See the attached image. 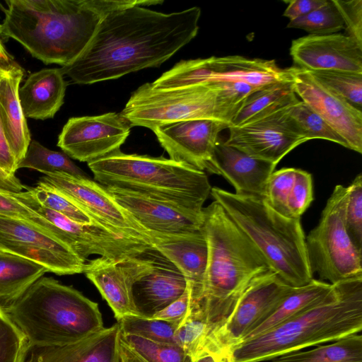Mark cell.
I'll return each mask as SVG.
<instances>
[{
	"instance_id": "obj_14",
	"label": "cell",
	"mask_w": 362,
	"mask_h": 362,
	"mask_svg": "<svg viewBox=\"0 0 362 362\" xmlns=\"http://www.w3.org/2000/svg\"><path fill=\"white\" fill-rule=\"evenodd\" d=\"M132 127L117 112L71 117L59 135L57 146L69 157L88 163L119 151Z\"/></svg>"
},
{
	"instance_id": "obj_39",
	"label": "cell",
	"mask_w": 362,
	"mask_h": 362,
	"mask_svg": "<svg viewBox=\"0 0 362 362\" xmlns=\"http://www.w3.org/2000/svg\"><path fill=\"white\" fill-rule=\"evenodd\" d=\"M208 334L209 327L204 317L199 313H188L175 332L176 344L194 362L202 356Z\"/></svg>"
},
{
	"instance_id": "obj_5",
	"label": "cell",
	"mask_w": 362,
	"mask_h": 362,
	"mask_svg": "<svg viewBox=\"0 0 362 362\" xmlns=\"http://www.w3.org/2000/svg\"><path fill=\"white\" fill-rule=\"evenodd\" d=\"M95 181L131 191L198 216L211 186L204 171L164 157L127 154L120 150L88 163Z\"/></svg>"
},
{
	"instance_id": "obj_29",
	"label": "cell",
	"mask_w": 362,
	"mask_h": 362,
	"mask_svg": "<svg viewBox=\"0 0 362 362\" xmlns=\"http://www.w3.org/2000/svg\"><path fill=\"white\" fill-rule=\"evenodd\" d=\"M47 272L35 262L0 250V308L14 303Z\"/></svg>"
},
{
	"instance_id": "obj_38",
	"label": "cell",
	"mask_w": 362,
	"mask_h": 362,
	"mask_svg": "<svg viewBox=\"0 0 362 362\" xmlns=\"http://www.w3.org/2000/svg\"><path fill=\"white\" fill-rule=\"evenodd\" d=\"M289 28L301 29L309 35H327L339 32L344 28L343 19L332 0L313 12L289 21Z\"/></svg>"
},
{
	"instance_id": "obj_45",
	"label": "cell",
	"mask_w": 362,
	"mask_h": 362,
	"mask_svg": "<svg viewBox=\"0 0 362 362\" xmlns=\"http://www.w3.org/2000/svg\"><path fill=\"white\" fill-rule=\"evenodd\" d=\"M344 24L346 35L362 46V0H332Z\"/></svg>"
},
{
	"instance_id": "obj_31",
	"label": "cell",
	"mask_w": 362,
	"mask_h": 362,
	"mask_svg": "<svg viewBox=\"0 0 362 362\" xmlns=\"http://www.w3.org/2000/svg\"><path fill=\"white\" fill-rule=\"evenodd\" d=\"M119 362H193L177 344L160 343L120 332Z\"/></svg>"
},
{
	"instance_id": "obj_30",
	"label": "cell",
	"mask_w": 362,
	"mask_h": 362,
	"mask_svg": "<svg viewBox=\"0 0 362 362\" xmlns=\"http://www.w3.org/2000/svg\"><path fill=\"white\" fill-rule=\"evenodd\" d=\"M296 96L292 80L264 86L246 98L230 127L243 124L290 106L298 100Z\"/></svg>"
},
{
	"instance_id": "obj_6",
	"label": "cell",
	"mask_w": 362,
	"mask_h": 362,
	"mask_svg": "<svg viewBox=\"0 0 362 362\" xmlns=\"http://www.w3.org/2000/svg\"><path fill=\"white\" fill-rule=\"evenodd\" d=\"M3 310L35 344L71 343L104 328L97 303L52 277L37 279Z\"/></svg>"
},
{
	"instance_id": "obj_32",
	"label": "cell",
	"mask_w": 362,
	"mask_h": 362,
	"mask_svg": "<svg viewBox=\"0 0 362 362\" xmlns=\"http://www.w3.org/2000/svg\"><path fill=\"white\" fill-rule=\"evenodd\" d=\"M271 362H362V336L352 334L308 351H296Z\"/></svg>"
},
{
	"instance_id": "obj_48",
	"label": "cell",
	"mask_w": 362,
	"mask_h": 362,
	"mask_svg": "<svg viewBox=\"0 0 362 362\" xmlns=\"http://www.w3.org/2000/svg\"><path fill=\"white\" fill-rule=\"evenodd\" d=\"M0 168L10 175H15L18 170V163L13 155L0 121Z\"/></svg>"
},
{
	"instance_id": "obj_10",
	"label": "cell",
	"mask_w": 362,
	"mask_h": 362,
	"mask_svg": "<svg viewBox=\"0 0 362 362\" xmlns=\"http://www.w3.org/2000/svg\"><path fill=\"white\" fill-rule=\"evenodd\" d=\"M291 80V70L279 68L274 60L242 56L211 57L182 60L151 83L170 89L213 82H241L261 88Z\"/></svg>"
},
{
	"instance_id": "obj_47",
	"label": "cell",
	"mask_w": 362,
	"mask_h": 362,
	"mask_svg": "<svg viewBox=\"0 0 362 362\" xmlns=\"http://www.w3.org/2000/svg\"><path fill=\"white\" fill-rule=\"evenodd\" d=\"M328 0H291L286 1L288 6L283 16L289 18V21H293L320 8Z\"/></svg>"
},
{
	"instance_id": "obj_43",
	"label": "cell",
	"mask_w": 362,
	"mask_h": 362,
	"mask_svg": "<svg viewBox=\"0 0 362 362\" xmlns=\"http://www.w3.org/2000/svg\"><path fill=\"white\" fill-rule=\"evenodd\" d=\"M25 338L0 308V362H18Z\"/></svg>"
},
{
	"instance_id": "obj_2",
	"label": "cell",
	"mask_w": 362,
	"mask_h": 362,
	"mask_svg": "<svg viewBox=\"0 0 362 362\" xmlns=\"http://www.w3.org/2000/svg\"><path fill=\"white\" fill-rule=\"evenodd\" d=\"M3 8L0 35L19 42L33 57L62 66L87 47L102 19L132 6L162 0H8Z\"/></svg>"
},
{
	"instance_id": "obj_18",
	"label": "cell",
	"mask_w": 362,
	"mask_h": 362,
	"mask_svg": "<svg viewBox=\"0 0 362 362\" xmlns=\"http://www.w3.org/2000/svg\"><path fill=\"white\" fill-rule=\"evenodd\" d=\"M292 86L301 101L317 113L347 143L362 153V111L316 80L308 71L291 67Z\"/></svg>"
},
{
	"instance_id": "obj_19",
	"label": "cell",
	"mask_w": 362,
	"mask_h": 362,
	"mask_svg": "<svg viewBox=\"0 0 362 362\" xmlns=\"http://www.w3.org/2000/svg\"><path fill=\"white\" fill-rule=\"evenodd\" d=\"M228 128L226 123L210 119L180 121L152 131L170 159L206 170L214 156L218 134Z\"/></svg>"
},
{
	"instance_id": "obj_46",
	"label": "cell",
	"mask_w": 362,
	"mask_h": 362,
	"mask_svg": "<svg viewBox=\"0 0 362 362\" xmlns=\"http://www.w3.org/2000/svg\"><path fill=\"white\" fill-rule=\"evenodd\" d=\"M189 303V291L187 287L178 299L153 315L151 318L174 322L180 325L188 313Z\"/></svg>"
},
{
	"instance_id": "obj_37",
	"label": "cell",
	"mask_w": 362,
	"mask_h": 362,
	"mask_svg": "<svg viewBox=\"0 0 362 362\" xmlns=\"http://www.w3.org/2000/svg\"><path fill=\"white\" fill-rule=\"evenodd\" d=\"M308 72L320 83L361 110L362 74L342 71Z\"/></svg>"
},
{
	"instance_id": "obj_34",
	"label": "cell",
	"mask_w": 362,
	"mask_h": 362,
	"mask_svg": "<svg viewBox=\"0 0 362 362\" xmlns=\"http://www.w3.org/2000/svg\"><path fill=\"white\" fill-rule=\"evenodd\" d=\"M286 112L308 141L322 139L349 148L346 141L304 102L298 100L287 107Z\"/></svg>"
},
{
	"instance_id": "obj_21",
	"label": "cell",
	"mask_w": 362,
	"mask_h": 362,
	"mask_svg": "<svg viewBox=\"0 0 362 362\" xmlns=\"http://www.w3.org/2000/svg\"><path fill=\"white\" fill-rule=\"evenodd\" d=\"M151 246L173 263L184 275L189 291V307L199 300L208 260L206 237L199 230L177 233L145 230Z\"/></svg>"
},
{
	"instance_id": "obj_44",
	"label": "cell",
	"mask_w": 362,
	"mask_h": 362,
	"mask_svg": "<svg viewBox=\"0 0 362 362\" xmlns=\"http://www.w3.org/2000/svg\"><path fill=\"white\" fill-rule=\"evenodd\" d=\"M313 200L311 174L297 168L296 180L288 201V218H300Z\"/></svg>"
},
{
	"instance_id": "obj_9",
	"label": "cell",
	"mask_w": 362,
	"mask_h": 362,
	"mask_svg": "<svg viewBox=\"0 0 362 362\" xmlns=\"http://www.w3.org/2000/svg\"><path fill=\"white\" fill-rule=\"evenodd\" d=\"M347 187L337 185L328 199L318 224L305 236L313 274L330 284L362 278V252L346 228Z\"/></svg>"
},
{
	"instance_id": "obj_23",
	"label": "cell",
	"mask_w": 362,
	"mask_h": 362,
	"mask_svg": "<svg viewBox=\"0 0 362 362\" xmlns=\"http://www.w3.org/2000/svg\"><path fill=\"white\" fill-rule=\"evenodd\" d=\"M105 187L117 204L145 230L177 233L201 228L203 215L198 216L131 191Z\"/></svg>"
},
{
	"instance_id": "obj_16",
	"label": "cell",
	"mask_w": 362,
	"mask_h": 362,
	"mask_svg": "<svg viewBox=\"0 0 362 362\" xmlns=\"http://www.w3.org/2000/svg\"><path fill=\"white\" fill-rule=\"evenodd\" d=\"M40 180L70 197L103 226L151 246L145 230L95 180L64 173L48 174Z\"/></svg>"
},
{
	"instance_id": "obj_8",
	"label": "cell",
	"mask_w": 362,
	"mask_h": 362,
	"mask_svg": "<svg viewBox=\"0 0 362 362\" xmlns=\"http://www.w3.org/2000/svg\"><path fill=\"white\" fill-rule=\"evenodd\" d=\"M120 113L132 127L153 130L197 119L219 120L229 128L237 112L215 82L170 89H157L146 83L132 93Z\"/></svg>"
},
{
	"instance_id": "obj_17",
	"label": "cell",
	"mask_w": 362,
	"mask_h": 362,
	"mask_svg": "<svg viewBox=\"0 0 362 362\" xmlns=\"http://www.w3.org/2000/svg\"><path fill=\"white\" fill-rule=\"evenodd\" d=\"M151 250L120 260L98 257L85 264L83 273L107 302L117 320L129 315L139 316L134 304L132 288L150 270Z\"/></svg>"
},
{
	"instance_id": "obj_27",
	"label": "cell",
	"mask_w": 362,
	"mask_h": 362,
	"mask_svg": "<svg viewBox=\"0 0 362 362\" xmlns=\"http://www.w3.org/2000/svg\"><path fill=\"white\" fill-rule=\"evenodd\" d=\"M66 86L60 68L44 69L30 74L18 90L25 118H53L64 103Z\"/></svg>"
},
{
	"instance_id": "obj_42",
	"label": "cell",
	"mask_w": 362,
	"mask_h": 362,
	"mask_svg": "<svg viewBox=\"0 0 362 362\" xmlns=\"http://www.w3.org/2000/svg\"><path fill=\"white\" fill-rule=\"evenodd\" d=\"M0 215L25 221L45 230L64 243L62 233L54 226L34 211L21 203L12 195L11 192L1 189Z\"/></svg>"
},
{
	"instance_id": "obj_12",
	"label": "cell",
	"mask_w": 362,
	"mask_h": 362,
	"mask_svg": "<svg viewBox=\"0 0 362 362\" xmlns=\"http://www.w3.org/2000/svg\"><path fill=\"white\" fill-rule=\"evenodd\" d=\"M292 288L272 270L257 277L225 321L208 334L202 356L213 354L227 358L230 349L241 341L249 329Z\"/></svg>"
},
{
	"instance_id": "obj_4",
	"label": "cell",
	"mask_w": 362,
	"mask_h": 362,
	"mask_svg": "<svg viewBox=\"0 0 362 362\" xmlns=\"http://www.w3.org/2000/svg\"><path fill=\"white\" fill-rule=\"evenodd\" d=\"M327 296L272 329L240 342L229 362H261L337 341L362 329V278L332 284Z\"/></svg>"
},
{
	"instance_id": "obj_7",
	"label": "cell",
	"mask_w": 362,
	"mask_h": 362,
	"mask_svg": "<svg viewBox=\"0 0 362 362\" xmlns=\"http://www.w3.org/2000/svg\"><path fill=\"white\" fill-rule=\"evenodd\" d=\"M210 194L286 284L298 287L313 279L300 218L281 215L263 199L238 195L217 187H211Z\"/></svg>"
},
{
	"instance_id": "obj_35",
	"label": "cell",
	"mask_w": 362,
	"mask_h": 362,
	"mask_svg": "<svg viewBox=\"0 0 362 362\" xmlns=\"http://www.w3.org/2000/svg\"><path fill=\"white\" fill-rule=\"evenodd\" d=\"M28 188L43 206L77 223L100 224L73 199L52 186L40 180L35 187Z\"/></svg>"
},
{
	"instance_id": "obj_36",
	"label": "cell",
	"mask_w": 362,
	"mask_h": 362,
	"mask_svg": "<svg viewBox=\"0 0 362 362\" xmlns=\"http://www.w3.org/2000/svg\"><path fill=\"white\" fill-rule=\"evenodd\" d=\"M124 334L136 335L151 341L176 344L175 332L180 324L157 318L129 315L117 320Z\"/></svg>"
},
{
	"instance_id": "obj_28",
	"label": "cell",
	"mask_w": 362,
	"mask_h": 362,
	"mask_svg": "<svg viewBox=\"0 0 362 362\" xmlns=\"http://www.w3.org/2000/svg\"><path fill=\"white\" fill-rule=\"evenodd\" d=\"M332 287V284L314 279L303 286L293 287L286 296L249 329L241 341L259 336L320 302Z\"/></svg>"
},
{
	"instance_id": "obj_11",
	"label": "cell",
	"mask_w": 362,
	"mask_h": 362,
	"mask_svg": "<svg viewBox=\"0 0 362 362\" xmlns=\"http://www.w3.org/2000/svg\"><path fill=\"white\" fill-rule=\"evenodd\" d=\"M12 195L48 222L62 233L64 243L83 261L91 255L120 260L141 255L153 248L136 239L115 233L98 223L83 224L41 205L27 187L11 192Z\"/></svg>"
},
{
	"instance_id": "obj_41",
	"label": "cell",
	"mask_w": 362,
	"mask_h": 362,
	"mask_svg": "<svg viewBox=\"0 0 362 362\" xmlns=\"http://www.w3.org/2000/svg\"><path fill=\"white\" fill-rule=\"evenodd\" d=\"M347 187L345 208L346 228L355 246L362 252V175Z\"/></svg>"
},
{
	"instance_id": "obj_49",
	"label": "cell",
	"mask_w": 362,
	"mask_h": 362,
	"mask_svg": "<svg viewBox=\"0 0 362 362\" xmlns=\"http://www.w3.org/2000/svg\"><path fill=\"white\" fill-rule=\"evenodd\" d=\"M25 188L20 180L15 175H10L0 168V189L11 192H19Z\"/></svg>"
},
{
	"instance_id": "obj_13",
	"label": "cell",
	"mask_w": 362,
	"mask_h": 362,
	"mask_svg": "<svg viewBox=\"0 0 362 362\" xmlns=\"http://www.w3.org/2000/svg\"><path fill=\"white\" fill-rule=\"evenodd\" d=\"M0 250L35 262L57 275L83 273L86 262L66 244L25 221L0 215Z\"/></svg>"
},
{
	"instance_id": "obj_33",
	"label": "cell",
	"mask_w": 362,
	"mask_h": 362,
	"mask_svg": "<svg viewBox=\"0 0 362 362\" xmlns=\"http://www.w3.org/2000/svg\"><path fill=\"white\" fill-rule=\"evenodd\" d=\"M19 168L35 170L45 175L64 173L88 177L66 153L50 150L35 140L30 141L25 156L18 164V170Z\"/></svg>"
},
{
	"instance_id": "obj_26",
	"label": "cell",
	"mask_w": 362,
	"mask_h": 362,
	"mask_svg": "<svg viewBox=\"0 0 362 362\" xmlns=\"http://www.w3.org/2000/svg\"><path fill=\"white\" fill-rule=\"evenodd\" d=\"M23 75V69L15 62L0 75V121L18 164L25 156L31 141L18 95Z\"/></svg>"
},
{
	"instance_id": "obj_20",
	"label": "cell",
	"mask_w": 362,
	"mask_h": 362,
	"mask_svg": "<svg viewBox=\"0 0 362 362\" xmlns=\"http://www.w3.org/2000/svg\"><path fill=\"white\" fill-rule=\"evenodd\" d=\"M296 67L304 71H342L362 74V46L348 35H308L291 42Z\"/></svg>"
},
{
	"instance_id": "obj_22",
	"label": "cell",
	"mask_w": 362,
	"mask_h": 362,
	"mask_svg": "<svg viewBox=\"0 0 362 362\" xmlns=\"http://www.w3.org/2000/svg\"><path fill=\"white\" fill-rule=\"evenodd\" d=\"M119 333L117 322L67 344L43 345L26 340L18 362H119Z\"/></svg>"
},
{
	"instance_id": "obj_50",
	"label": "cell",
	"mask_w": 362,
	"mask_h": 362,
	"mask_svg": "<svg viewBox=\"0 0 362 362\" xmlns=\"http://www.w3.org/2000/svg\"><path fill=\"white\" fill-rule=\"evenodd\" d=\"M13 62L0 39V69H6Z\"/></svg>"
},
{
	"instance_id": "obj_24",
	"label": "cell",
	"mask_w": 362,
	"mask_h": 362,
	"mask_svg": "<svg viewBox=\"0 0 362 362\" xmlns=\"http://www.w3.org/2000/svg\"><path fill=\"white\" fill-rule=\"evenodd\" d=\"M150 270L132 288L134 306L139 316L151 317L178 299L187 283L182 272L154 248Z\"/></svg>"
},
{
	"instance_id": "obj_3",
	"label": "cell",
	"mask_w": 362,
	"mask_h": 362,
	"mask_svg": "<svg viewBox=\"0 0 362 362\" xmlns=\"http://www.w3.org/2000/svg\"><path fill=\"white\" fill-rule=\"evenodd\" d=\"M201 228L207 266L201 298L188 312L202 314L209 333L225 321L250 285L271 269L217 202L204 207Z\"/></svg>"
},
{
	"instance_id": "obj_1",
	"label": "cell",
	"mask_w": 362,
	"mask_h": 362,
	"mask_svg": "<svg viewBox=\"0 0 362 362\" xmlns=\"http://www.w3.org/2000/svg\"><path fill=\"white\" fill-rule=\"evenodd\" d=\"M201 9L161 13L141 6L115 10L100 21L85 49L60 68L77 84L117 79L158 67L197 35Z\"/></svg>"
},
{
	"instance_id": "obj_40",
	"label": "cell",
	"mask_w": 362,
	"mask_h": 362,
	"mask_svg": "<svg viewBox=\"0 0 362 362\" xmlns=\"http://www.w3.org/2000/svg\"><path fill=\"white\" fill-rule=\"evenodd\" d=\"M297 168L274 171L266 186L264 200L274 211L288 218V201L296 180Z\"/></svg>"
},
{
	"instance_id": "obj_51",
	"label": "cell",
	"mask_w": 362,
	"mask_h": 362,
	"mask_svg": "<svg viewBox=\"0 0 362 362\" xmlns=\"http://www.w3.org/2000/svg\"><path fill=\"white\" fill-rule=\"evenodd\" d=\"M194 362H229V361L227 358H225L223 357H220V356H215L213 354H206V355L199 358Z\"/></svg>"
},
{
	"instance_id": "obj_15",
	"label": "cell",
	"mask_w": 362,
	"mask_h": 362,
	"mask_svg": "<svg viewBox=\"0 0 362 362\" xmlns=\"http://www.w3.org/2000/svg\"><path fill=\"white\" fill-rule=\"evenodd\" d=\"M288 107L243 124L230 127L229 137L224 144L277 165L286 155L308 141L288 116Z\"/></svg>"
},
{
	"instance_id": "obj_52",
	"label": "cell",
	"mask_w": 362,
	"mask_h": 362,
	"mask_svg": "<svg viewBox=\"0 0 362 362\" xmlns=\"http://www.w3.org/2000/svg\"><path fill=\"white\" fill-rule=\"evenodd\" d=\"M6 69H0V75L3 74Z\"/></svg>"
},
{
	"instance_id": "obj_25",
	"label": "cell",
	"mask_w": 362,
	"mask_h": 362,
	"mask_svg": "<svg viewBox=\"0 0 362 362\" xmlns=\"http://www.w3.org/2000/svg\"><path fill=\"white\" fill-rule=\"evenodd\" d=\"M276 166L218 141L206 171L223 176L236 194L264 199L267 181Z\"/></svg>"
}]
</instances>
